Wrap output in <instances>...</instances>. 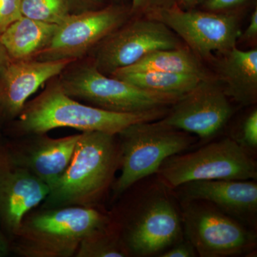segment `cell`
<instances>
[{
  "label": "cell",
  "instance_id": "6da1fadb",
  "mask_svg": "<svg viewBox=\"0 0 257 257\" xmlns=\"http://www.w3.org/2000/svg\"><path fill=\"white\" fill-rule=\"evenodd\" d=\"M121 160L116 135L83 132L67 169L50 189L42 208L95 207L112 187Z\"/></svg>",
  "mask_w": 257,
  "mask_h": 257
},
{
  "label": "cell",
  "instance_id": "7a4b0ae2",
  "mask_svg": "<svg viewBox=\"0 0 257 257\" xmlns=\"http://www.w3.org/2000/svg\"><path fill=\"white\" fill-rule=\"evenodd\" d=\"M169 107L136 113H119L82 104L67 95L58 82L52 83L19 114L17 128L21 135L47 134L57 128L100 132L117 135L131 125L156 121Z\"/></svg>",
  "mask_w": 257,
  "mask_h": 257
},
{
  "label": "cell",
  "instance_id": "3957f363",
  "mask_svg": "<svg viewBox=\"0 0 257 257\" xmlns=\"http://www.w3.org/2000/svg\"><path fill=\"white\" fill-rule=\"evenodd\" d=\"M112 220V215L95 207L42 208L25 216L11 248L25 257L75 256L85 236Z\"/></svg>",
  "mask_w": 257,
  "mask_h": 257
},
{
  "label": "cell",
  "instance_id": "277c9868",
  "mask_svg": "<svg viewBox=\"0 0 257 257\" xmlns=\"http://www.w3.org/2000/svg\"><path fill=\"white\" fill-rule=\"evenodd\" d=\"M134 203L124 218L113 216L128 256H160L184 239L177 198L157 179Z\"/></svg>",
  "mask_w": 257,
  "mask_h": 257
},
{
  "label": "cell",
  "instance_id": "5b68a950",
  "mask_svg": "<svg viewBox=\"0 0 257 257\" xmlns=\"http://www.w3.org/2000/svg\"><path fill=\"white\" fill-rule=\"evenodd\" d=\"M118 135L121 174L111 187L114 198L155 175L167 158L187 151L197 140L192 134L172 127L160 119L131 125Z\"/></svg>",
  "mask_w": 257,
  "mask_h": 257
},
{
  "label": "cell",
  "instance_id": "8992f818",
  "mask_svg": "<svg viewBox=\"0 0 257 257\" xmlns=\"http://www.w3.org/2000/svg\"><path fill=\"white\" fill-rule=\"evenodd\" d=\"M155 175L162 185L173 190L193 181L256 180L257 165L253 156L227 138L169 157Z\"/></svg>",
  "mask_w": 257,
  "mask_h": 257
},
{
  "label": "cell",
  "instance_id": "52a82bcc",
  "mask_svg": "<svg viewBox=\"0 0 257 257\" xmlns=\"http://www.w3.org/2000/svg\"><path fill=\"white\" fill-rule=\"evenodd\" d=\"M62 74L58 83L67 95L114 112H143L170 107L182 96L144 90L101 73L93 63L78 66Z\"/></svg>",
  "mask_w": 257,
  "mask_h": 257
},
{
  "label": "cell",
  "instance_id": "ba28073f",
  "mask_svg": "<svg viewBox=\"0 0 257 257\" xmlns=\"http://www.w3.org/2000/svg\"><path fill=\"white\" fill-rule=\"evenodd\" d=\"M184 236L201 257L236 256L256 250V235L246 225L202 200L179 202Z\"/></svg>",
  "mask_w": 257,
  "mask_h": 257
},
{
  "label": "cell",
  "instance_id": "9c48e42d",
  "mask_svg": "<svg viewBox=\"0 0 257 257\" xmlns=\"http://www.w3.org/2000/svg\"><path fill=\"white\" fill-rule=\"evenodd\" d=\"M146 17L165 24L202 60L211 61L214 53L237 47L241 34L239 16L234 12L184 10L177 5Z\"/></svg>",
  "mask_w": 257,
  "mask_h": 257
},
{
  "label": "cell",
  "instance_id": "30bf717a",
  "mask_svg": "<svg viewBox=\"0 0 257 257\" xmlns=\"http://www.w3.org/2000/svg\"><path fill=\"white\" fill-rule=\"evenodd\" d=\"M183 42L165 24L147 17H135L111 32L96 46L92 63L101 73L137 63L154 51L175 49Z\"/></svg>",
  "mask_w": 257,
  "mask_h": 257
},
{
  "label": "cell",
  "instance_id": "8fae6325",
  "mask_svg": "<svg viewBox=\"0 0 257 257\" xmlns=\"http://www.w3.org/2000/svg\"><path fill=\"white\" fill-rule=\"evenodd\" d=\"M130 9L112 5L70 14L57 26L48 45L37 60L76 61L130 20Z\"/></svg>",
  "mask_w": 257,
  "mask_h": 257
},
{
  "label": "cell",
  "instance_id": "7c38bea8",
  "mask_svg": "<svg viewBox=\"0 0 257 257\" xmlns=\"http://www.w3.org/2000/svg\"><path fill=\"white\" fill-rule=\"evenodd\" d=\"M215 76L202 79L170 106L160 121L172 127L208 140L227 124L234 109Z\"/></svg>",
  "mask_w": 257,
  "mask_h": 257
},
{
  "label": "cell",
  "instance_id": "4fadbf2b",
  "mask_svg": "<svg viewBox=\"0 0 257 257\" xmlns=\"http://www.w3.org/2000/svg\"><path fill=\"white\" fill-rule=\"evenodd\" d=\"M50 187L13 164L0 147V227L13 238L25 216L45 201Z\"/></svg>",
  "mask_w": 257,
  "mask_h": 257
},
{
  "label": "cell",
  "instance_id": "5bb4252c",
  "mask_svg": "<svg viewBox=\"0 0 257 257\" xmlns=\"http://www.w3.org/2000/svg\"><path fill=\"white\" fill-rule=\"evenodd\" d=\"M172 191L179 202L206 201L251 229L256 227V180L193 181Z\"/></svg>",
  "mask_w": 257,
  "mask_h": 257
},
{
  "label": "cell",
  "instance_id": "9a60e30c",
  "mask_svg": "<svg viewBox=\"0 0 257 257\" xmlns=\"http://www.w3.org/2000/svg\"><path fill=\"white\" fill-rule=\"evenodd\" d=\"M79 135L51 138L46 134L4 147L10 160L31 172L52 189L67 169Z\"/></svg>",
  "mask_w": 257,
  "mask_h": 257
},
{
  "label": "cell",
  "instance_id": "2e32d148",
  "mask_svg": "<svg viewBox=\"0 0 257 257\" xmlns=\"http://www.w3.org/2000/svg\"><path fill=\"white\" fill-rule=\"evenodd\" d=\"M74 62L35 59L12 61L0 74V117L11 119L18 116L32 94Z\"/></svg>",
  "mask_w": 257,
  "mask_h": 257
},
{
  "label": "cell",
  "instance_id": "e0dca14e",
  "mask_svg": "<svg viewBox=\"0 0 257 257\" xmlns=\"http://www.w3.org/2000/svg\"><path fill=\"white\" fill-rule=\"evenodd\" d=\"M225 94L242 106L257 101V49L232 50L211 60Z\"/></svg>",
  "mask_w": 257,
  "mask_h": 257
},
{
  "label": "cell",
  "instance_id": "ac0fdd59",
  "mask_svg": "<svg viewBox=\"0 0 257 257\" xmlns=\"http://www.w3.org/2000/svg\"><path fill=\"white\" fill-rule=\"evenodd\" d=\"M58 25L22 17L0 35V41L12 60H28L50 44Z\"/></svg>",
  "mask_w": 257,
  "mask_h": 257
},
{
  "label": "cell",
  "instance_id": "d6986e66",
  "mask_svg": "<svg viewBox=\"0 0 257 257\" xmlns=\"http://www.w3.org/2000/svg\"><path fill=\"white\" fill-rule=\"evenodd\" d=\"M126 71L153 70L170 73L191 74L202 78L212 75L197 55L185 45L175 49L154 51L137 63L121 69Z\"/></svg>",
  "mask_w": 257,
  "mask_h": 257
},
{
  "label": "cell",
  "instance_id": "ffe728a7",
  "mask_svg": "<svg viewBox=\"0 0 257 257\" xmlns=\"http://www.w3.org/2000/svg\"><path fill=\"white\" fill-rule=\"evenodd\" d=\"M110 76L125 81L144 90L179 96H183L189 92L204 79L191 74L153 70L126 71L119 69Z\"/></svg>",
  "mask_w": 257,
  "mask_h": 257
},
{
  "label": "cell",
  "instance_id": "44dd1931",
  "mask_svg": "<svg viewBox=\"0 0 257 257\" xmlns=\"http://www.w3.org/2000/svg\"><path fill=\"white\" fill-rule=\"evenodd\" d=\"M75 256H128L120 237L119 226L114 216L110 224L92 231L82 239Z\"/></svg>",
  "mask_w": 257,
  "mask_h": 257
},
{
  "label": "cell",
  "instance_id": "7402d4cb",
  "mask_svg": "<svg viewBox=\"0 0 257 257\" xmlns=\"http://www.w3.org/2000/svg\"><path fill=\"white\" fill-rule=\"evenodd\" d=\"M71 0H23L22 14L26 18L59 25L70 15Z\"/></svg>",
  "mask_w": 257,
  "mask_h": 257
},
{
  "label": "cell",
  "instance_id": "603a6c76",
  "mask_svg": "<svg viewBox=\"0 0 257 257\" xmlns=\"http://www.w3.org/2000/svg\"><path fill=\"white\" fill-rule=\"evenodd\" d=\"M241 148L253 156L257 151V109L249 111L240 124L237 135L231 138Z\"/></svg>",
  "mask_w": 257,
  "mask_h": 257
},
{
  "label": "cell",
  "instance_id": "cb8c5ba5",
  "mask_svg": "<svg viewBox=\"0 0 257 257\" xmlns=\"http://www.w3.org/2000/svg\"><path fill=\"white\" fill-rule=\"evenodd\" d=\"M175 5L177 0H132L130 15L133 17H146Z\"/></svg>",
  "mask_w": 257,
  "mask_h": 257
},
{
  "label": "cell",
  "instance_id": "d4e9b609",
  "mask_svg": "<svg viewBox=\"0 0 257 257\" xmlns=\"http://www.w3.org/2000/svg\"><path fill=\"white\" fill-rule=\"evenodd\" d=\"M22 2L23 0H0V35L23 17Z\"/></svg>",
  "mask_w": 257,
  "mask_h": 257
},
{
  "label": "cell",
  "instance_id": "484cf974",
  "mask_svg": "<svg viewBox=\"0 0 257 257\" xmlns=\"http://www.w3.org/2000/svg\"><path fill=\"white\" fill-rule=\"evenodd\" d=\"M247 0H205L201 6L204 10L229 13L244 4Z\"/></svg>",
  "mask_w": 257,
  "mask_h": 257
},
{
  "label": "cell",
  "instance_id": "4316f807",
  "mask_svg": "<svg viewBox=\"0 0 257 257\" xmlns=\"http://www.w3.org/2000/svg\"><path fill=\"white\" fill-rule=\"evenodd\" d=\"M197 255L195 248L192 243L187 239H184L175 243L168 249L164 251L161 257H194Z\"/></svg>",
  "mask_w": 257,
  "mask_h": 257
},
{
  "label": "cell",
  "instance_id": "83f0119b",
  "mask_svg": "<svg viewBox=\"0 0 257 257\" xmlns=\"http://www.w3.org/2000/svg\"><path fill=\"white\" fill-rule=\"evenodd\" d=\"M257 38V8L253 10L250 18L248 26L245 29L243 33L241 32L239 41L243 42H255Z\"/></svg>",
  "mask_w": 257,
  "mask_h": 257
},
{
  "label": "cell",
  "instance_id": "f1b7e54d",
  "mask_svg": "<svg viewBox=\"0 0 257 257\" xmlns=\"http://www.w3.org/2000/svg\"><path fill=\"white\" fill-rule=\"evenodd\" d=\"M71 4L76 5L83 12L101 8L103 0H71Z\"/></svg>",
  "mask_w": 257,
  "mask_h": 257
},
{
  "label": "cell",
  "instance_id": "f546056e",
  "mask_svg": "<svg viewBox=\"0 0 257 257\" xmlns=\"http://www.w3.org/2000/svg\"><path fill=\"white\" fill-rule=\"evenodd\" d=\"M11 250V243L0 227V257L7 256Z\"/></svg>",
  "mask_w": 257,
  "mask_h": 257
},
{
  "label": "cell",
  "instance_id": "4dcf8cb0",
  "mask_svg": "<svg viewBox=\"0 0 257 257\" xmlns=\"http://www.w3.org/2000/svg\"><path fill=\"white\" fill-rule=\"evenodd\" d=\"M12 59L8 55V52L5 50L3 44L0 41V74L4 72L5 69L8 67L12 62Z\"/></svg>",
  "mask_w": 257,
  "mask_h": 257
},
{
  "label": "cell",
  "instance_id": "1f68e13d",
  "mask_svg": "<svg viewBox=\"0 0 257 257\" xmlns=\"http://www.w3.org/2000/svg\"><path fill=\"white\" fill-rule=\"evenodd\" d=\"M204 1L205 0H177V5L182 9L192 10L201 6Z\"/></svg>",
  "mask_w": 257,
  "mask_h": 257
},
{
  "label": "cell",
  "instance_id": "d6a6232c",
  "mask_svg": "<svg viewBox=\"0 0 257 257\" xmlns=\"http://www.w3.org/2000/svg\"><path fill=\"white\" fill-rule=\"evenodd\" d=\"M116 1H118V0H116Z\"/></svg>",
  "mask_w": 257,
  "mask_h": 257
}]
</instances>
